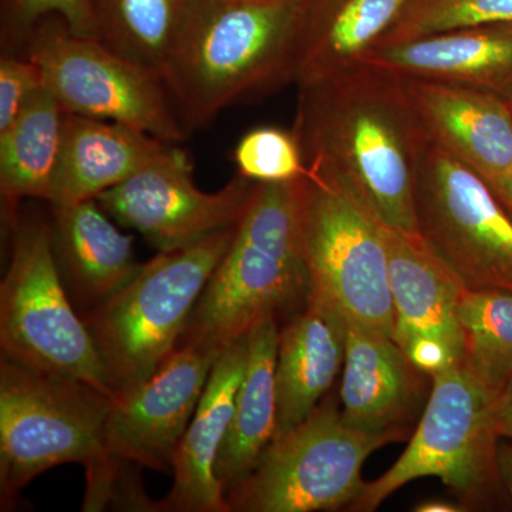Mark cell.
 Returning a JSON list of instances; mask_svg holds the SVG:
<instances>
[{
  "label": "cell",
  "instance_id": "obj_1",
  "mask_svg": "<svg viewBox=\"0 0 512 512\" xmlns=\"http://www.w3.org/2000/svg\"><path fill=\"white\" fill-rule=\"evenodd\" d=\"M292 133L387 227L419 234L414 185L427 140L399 80L366 66L301 84Z\"/></svg>",
  "mask_w": 512,
  "mask_h": 512
},
{
  "label": "cell",
  "instance_id": "obj_2",
  "mask_svg": "<svg viewBox=\"0 0 512 512\" xmlns=\"http://www.w3.org/2000/svg\"><path fill=\"white\" fill-rule=\"evenodd\" d=\"M311 0H192L163 70L185 130L295 83Z\"/></svg>",
  "mask_w": 512,
  "mask_h": 512
},
{
  "label": "cell",
  "instance_id": "obj_3",
  "mask_svg": "<svg viewBox=\"0 0 512 512\" xmlns=\"http://www.w3.org/2000/svg\"><path fill=\"white\" fill-rule=\"evenodd\" d=\"M296 180L258 183L227 254L202 291L180 346L222 352L266 318L308 305Z\"/></svg>",
  "mask_w": 512,
  "mask_h": 512
},
{
  "label": "cell",
  "instance_id": "obj_4",
  "mask_svg": "<svg viewBox=\"0 0 512 512\" xmlns=\"http://www.w3.org/2000/svg\"><path fill=\"white\" fill-rule=\"evenodd\" d=\"M237 227L158 251L116 295L83 313L114 397L146 382L178 349Z\"/></svg>",
  "mask_w": 512,
  "mask_h": 512
},
{
  "label": "cell",
  "instance_id": "obj_5",
  "mask_svg": "<svg viewBox=\"0 0 512 512\" xmlns=\"http://www.w3.org/2000/svg\"><path fill=\"white\" fill-rule=\"evenodd\" d=\"M296 180L308 301L348 325L393 338L394 311L383 224L338 174L318 163Z\"/></svg>",
  "mask_w": 512,
  "mask_h": 512
},
{
  "label": "cell",
  "instance_id": "obj_6",
  "mask_svg": "<svg viewBox=\"0 0 512 512\" xmlns=\"http://www.w3.org/2000/svg\"><path fill=\"white\" fill-rule=\"evenodd\" d=\"M113 397L59 373L0 360V505L62 464H82L87 477L106 466L104 430Z\"/></svg>",
  "mask_w": 512,
  "mask_h": 512
},
{
  "label": "cell",
  "instance_id": "obj_7",
  "mask_svg": "<svg viewBox=\"0 0 512 512\" xmlns=\"http://www.w3.org/2000/svg\"><path fill=\"white\" fill-rule=\"evenodd\" d=\"M10 227L12 254L0 285L2 356L82 380L114 399L89 329L57 268L50 225L16 218Z\"/></svg>",
  "mask_w": 512,
  "mask_h": 512
},
{
  "label": "cell",
  "instance_id": "obj_8",
  "mask_svg": "<svg viewBox=\"0 0 512 512\" xmlns=\"http://www.w3.org/2000/svg\"><path fill=\"white\" fill-rule=\"evenodd\" d=\"M400 441L353 429L342 410L320 402L301 424L275 437L247 477L225 493L231 512H313L349 507L365 488L376 450Z\"/></svg>",
  "mask_w": 512,
  "mask_h": 512
},
{
  "label": "cell",
  "instance_id": "obj_9",
  "mask_svg": "<svg viewBox=\"0 0 512 512\" xmlns=\"http://www.w3.org/2000/svg\"><path fill=\"white\" fill-rule=\"evenodd\" d=\"M431 380L429 400L409 447L383 476L366 483L349 511H375L404 485L423 477L440 478L464 503H476L500 478L497 396L461 363Z\"/></svg>",
  "mask_w": 512,
  "mask_h": 512
},
{
  "label": "cell",
  "instance_id": "obj_10",
  "mask_svg": "<svg viewBox=\"0 0 512 512\" xmlns=\"http://www.w3.org/2000/svg\"><path fill=\"white\" fill-rule=\"evenodd\" d=\"M28 57L64 113L114 121L168 144L190 134L160 73L119 55L96 37L76 35L57 16L32 30Z\"/></svg>",
  "mask_w": 512,
  "mask_h": 512
},
{
  "label": "cell",
  "instance_id": "obj_11",
  "mask_svg": "<svg viewBox=\"0 0 512 512\" xmlns=\"http://www.w3.org/2000/svg\"><path fill=\"white\" fill-rule=\"evenodd\" d=\"M414 207L420 237L464 288L512 293V217L480 174L427 141Z\"/></svg>",
  "mask_w": 512,
  "mask_h": 512
},
{
  "label": "cell",
  "instance_id": "obj_12",
  "mask_svg": "<svg viewBox=\"0 0 512 512\" xmlns=\"http://www.w3.org/2000/svg\"><path fill=\"white\" fill-rule=\"evenodd\" d=\"M255 181L238 174L215 192L200 190L190 158L180 148L97 198L124 227L140 232L157 251H173L222 229L237 227L249 207Z\"/></svg>",
  "mask_w": 512,
  "mask_h": 512
},
{
  "label": "cell",
  "instance_id": "obj_13",
  "mask_svg": "<svg viewBox=\"0 0 512 512\" xmlns=\"http://www.w3.org/2000/svg\"><path fill=\"white\" fill-rule=\"evenodd\" d=\"M220 353L180 346L146 382L117 394L104 430L106 463L173 471L178 444Z\"/></svg>",
  "mask_w": 512,
  "mask_h": 512
},
{
  "label": "cell",
  "instance_id": "obj_14",
  "mask_svg": "<svg viewBox=\"0 0 512 512\" xmlns=\"http://www.w3.org/2000/svg\"><path fill=\"white\" fill-rule=\"evenodd\" d=\"M383 238L392 289L394 342L430 377L458 365L463 359L458 305L466 288L420 234L383 224Z\"/></svg>",
  "mask_w": 512,
  "mask_h": 512
},
{
  "label": "cell",
  "instance_id": "obj_15",
  "mask_svg": "<svg viewBox=\"0 0 512 512\" xmlns=\"http://www.w3.org/2000/svg\"><path fill=\"white\" fill-rule=\"evenodd\" d=\"M429 143L498 183L512 171V114L503 96L477 87L399 77Z\"/></svg>",
  "mask_w": 512,
  "mask_h": 512
},
{
  "label": "cell",
  "instance_id": "obj_16",
  "mask_svg": "<svg viewBox=\"0 0 512 512\" xmlns=\"http://www.w3.org/2000/svg\"><path fill=\"white\" fill-rule=\"evenodd\" d=\"M427 377L390 336L348 325L340 389L348 426L406 439L426 399Z\"/></svg>",
  "mask_w": 512,
  "mask_h": 512
},
{
  "label": "cell",
  "instance_id": "obj_17",
  "mask_svg": "<svg viewBox=\"0 0 512 512\" xmlns=\"http://www.w3.org/2000/svg\"><path fill=\"white\" fill-rule=\"evenodd\" d=\"M248 360V333L222 350L197 410L178 444L173 487L156 511L231 512L215 476V463L234 416L235 399Z\"/></svg>",
  "mask_w": 512,
  "mask_h": 512
},
{
  "label": "cell",
  "instance_id": "obj_18",
  "mask_svg": "<svg viewBox=\"0 0 512 512\" xmlns=\"http://www.w3.org/2000/svg\"><path fill=\"white\" fill-rule=\"evenodd\" d=\"M359 66L477 87L504 97L512 90V25L448 30L386 43L370 50Z\"/></svg>",
  "mask_w": 512,
  "mask_h": 512
},
{
  "label": "cell",
  "instance_id": "obj_19",
  "mask_svg": "<svg viewBox=\"0 0 512 512\" xmlns=\"http://www.w3.org/2000/svg\"><path fill=\"white\" fill-rule=\"evenodd\" d=\"M175 144L94 117L64 113L63 144L50 205L97 200L175 151Z\"/></svg>",
  "mask_w": 512,
  "mask_h": 512
},
{
  "label": "cell",
  "instance_id": "obj_20",
  "mask_svg": "<svg viewBox=\"0 0 512 512\" xmlns=\"http://www.w3.org/2000/svg\"><path fill=\"white\" fill-rule=\"evenodd\" d=\"M53 251L70 299L80 315L92 311L140 269L134 238L123 234L96 200L52 205Z\"/></svg>",
  "mask_w": 512,
  "mask_h": 512
},
{
  "label": "cell",
  "instance_id": "obj_21",
  "mask_svg": "<svg viewBox=\"0 0 512 512\" xmlns=\"http://www.w3.org/2000/svg\"><path fill=\"white\" fill-rule=\"evenodd\" d=\"M346 338L348 322L312 301L279 328L274 439L295 429L322 402L345 365Z\"/></svg>",
  "mask_w": 512,
  "mask_h": 512
},
{
  "label": "cell",
  "instance_id": "obj_22",
  "mask_svg": "<svg viewBox=\"0 0 512 512\" xmlns=\"http://www.w3.org/2000/svg\"><path fill=\"white\" fill-rule=\"evenodd\" d=\"M413 0H311L295 83L359 66L399 22Z\"/></svg>",
  "mask_w": 512,
  "mask_h": 512
},
{
  "label": "cell",
  "instance_id": "obj_23",
  "mask_svg": "<svg viewBox=\"0 0 512 512\" xmlns=\"http://www.w3.org/2000/svg\"><path fill=\"white\" fill-rule=\"evenodd\" d=\"M279 328L278 319L271 316L248 332L247 367L235 399L234 416L215 463V476L225 493L251 473L275 436Z\"/></svg>",
  "mask_w": 512,
  "mask_h": 512
},
{
  "label": "cell",
  "instance_id": "obj_24",
  "mask_svg": "<svg viewBox=\"0 0 512 512\" xmlns=\"http://www.w3.org/2000/svg\"><path fill=\"white\" fill-rule=\"evenodd\" d=\"M64 111L45 87L0 133L3 221L12 225L25 198L49 201L63 144Z\"/></svg>",
  "mask_w": 512,
  "mask_h": 512
},
{
  "label": "cell",
  "instance_id": "obj_25",
  "mask_svg": "<svg viewBox=\"0 0 512 512\" xmlns=\"http://www.w3.org/2000/svg\"><path fill=\"white\" fill-rule=\"evenodd\" d=\"M191 5L192 0H93L96 37L161 74Z\"/></svg>",
  "mask_w": 512,
  "mask_h": 512
},
{
  "label": "cell",
  "instance_id": "obj_26",
  "mask_svg": "<svg viewBox=\"0 0 512 512\" xmlns=\"http://www.w3.org/2000/svg\"><path fill=\"white\" fill-rule=\"evenodd\" d=\"M458 320L461 365L498 396L512 382V293L464 289Z\"/></svg>",
  "mask_w": 512,
  "mask_h": 512
},
{
  "label": "cell",
  "instance_id": "obj_27",
  "mask_svg": "<svg viewBox=\"0 0 512 512\" xmlns=\"http://www.w3.org/2000/svg\"><path fill=\"white\" fill-rule=\"evenodd\" d=\"M512 25V0H413L379 45L448 30Z\"/></svg>",
  "mask_w": 512,
  "mask_h": 512
},
{
  "label": "cell",
  "instance_id": "obj_28",
  "mask_svg": "<svg viewBox=\"0 0 512 512\" xmlns=\"http://www.w3.org/2000/svg\"><path fill=\"white\" fill-rule=\"evenodd\" d=\"M238 174L255 183H288L308 171L292 131L258 127L248 131L234 150Z\"/></svg>",
  "mask_w": 512,
  "mask_h": 512
},
{
  "label": "cell",
  "instance_id": "obj_29",
  "mask_svg": "<svg viewBox=\"0 0 512 512\" xmlns=\"http://www.w3.org/2000/svg\"><path fill=\"white\" fill-rule=\"evenodd\" d=\"M10 28L29 36L37 23L57 16L79 36L96 37L93 0H8ZM97 39V37H96Z\"/></svg>",
  "mask_w": 512,
  "mask_h": 512
},
{
  "label": "cell",
  "instance_id": "obj_30",
  "mask_svg": "<svg viewBox=\"0 0 512 512\" xmlns=\"http://www.w3.org/2000/svg\"><path fill=\"white\" fill-rule=\"evenodd\" d=\"M42 87V72L32 59L3 57L0 62V133L15 123Z\"/></svg>",
  "mask_w": 512,
  "mask_h": 512
},
{
  "label": "cell",
  "instance_id": "obj_31",
  "mask_svg": "<svg viewBox=\"0 0 512 512\" xmlns=\"http://www.w3.org/2000/svg\"><path fill=\"white\" fill-rule=\"evenodd\" d=\"M495 426L500 437L512 439V382L495 400Z\"/></svg>",
  "mask_w": 512,
  "mask_h": 512
},
{
  "label": "cell",
  "instance_id": "obj_32",
  "mask_svg": "<svg viewBox=\"0 0 512 512\" xmlns=\"http://www.w3.org/2000/svg\"><path fill=\"white\" fill-rule=\"evenodd\" d=\"M498 476L512 498V447L501 446L497 450Z\"/></svg>",
  "mask_w": 512,
  "mask_h": 512
},
{
  "label": "cell",
  "instance_id": "obj_33",
  "mask_svg": "<svg viewBox=\"0 0 512 512\" xmlns=\"http://www.w3.org/2000/svg\"><path fill=\"white\" fill-rule=\"evenodd\" d=\"M490 187L493 188L494 194L497 195L498 200L504 205L505 210L510 212L512 217V171Z\"/></svg>",
  "mask_w": 512,
  "mask_h": 512
},
{
  "label": "cell",
  "instance_id": "obj_34",
  "mask_svg": "<svg viewBox=\"0 0 512 512\" xmlns=\"http://www.w3.org/2000/svg\"><path fill=\"white\" fill-rule=\"evenodd\" d=\"M466 510L467 508L463 504L447 503L443 500L424 501L414 508V511L417 512H461Z\"/></svg>",
  "mask_w": 512,
  "mask_h": 512
},
{
  "label": "cell",
  "instance_id": "obj_35",
  "mask_svg": "<svg viewBox=\"0 0 512 512\" xmlns=\"http://www.w3.org/2000/svg\"><path fill=\"white\" fill-rule=\"evenodd\" d=\"M504 99L507 100L508 106H510L511 114H512V90L510 93L505 94Z\"/></svg>",
  "mask_w": 512,
  "mask_h": 512
}]
</instances>
